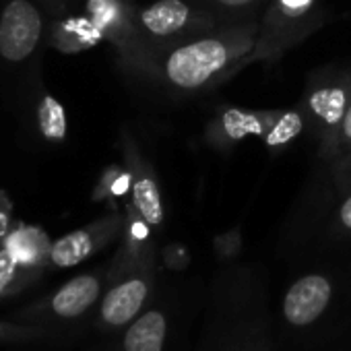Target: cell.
Returning <instances> with one entry per match:
<instances>
[{
	"label": "cell",
	"mask_w": 351,
	"mask_h": 351,
	"mask_svg": "<svg viewBox=\"0 0 351 351\" xmlns=\"http://www.w3.org/2000/svg\"><path fill=\"white\" fill-rule=\"evenodd\" d=\"M42 36V15L27 0H11L0 15V56L9 62L29 58Z\"/></svg>",
	"instance_id": "obj_1"
},
{
	"label": "cell",
	"mask_w": 351,
	"mask_h": 351,
	"mask_svg": "<svg viewBox=\"0 0 351 351\" xmlns=\"http://www.w3.org/2000/svg\"><path fill=\"white\" fill-rule=\"evenodd\" d=\"M228 62V50L217 40H201L176 50L167 60V77L180 87H199Z\"/></svg>",
	"instance_id": "obj_2"
},
{
	"label": "cell",
	"mask_w": 351,
	"mask_h": 351,
	"mask_svg": "<svg viewBox=\"0 0 351 351\" xmlns=\"http://www.w3.org/2000/svg\"><path fill=\"white\" fill-rule=\"evenodd\" d=\"M330 283L322 275H306L295 281L285 300H283V316L293 326H306L314 322L330 300Z\"/></svg>",
	"instance_id": "obj_3"
},
{
	"label": "cell",
	"mask_w": 351,
	"mask_h": 351,
	"mask_svg": "<svg viewBox=\"0 0 351 351\" xmlns=\"http://www.w3.org/2000/svg\"><path fill=\"white\" fill-rule=\"evenodd\" d=\"M99 279L95 275H79L75 279H71L69 283H64L44 306H32L29 310H23L19 316L21 318H34L40 312H48L56 318H77L81 314H85L99 298Z\"/></svg>",
	"instance_id": "obj_4"
},
{
	"label": "cell",
	"mask_w": 351,
	"mask_h": 351,
	"mask_svg": "<svg viewBox=\"0 0 351 351\" xmlns=\"http://www.w3.org/2000/svg\"><path fill=\"white\" fill-rule=\"evenodd\" d=\"M3 246L15 256L19 265L38 273L46 263H50L52 242L42 228L36 226H21L11 230L3 242Z\"/></svg>",
	"instance_id": "obj_5"
},
{
	"label": "cell",
	"mask_w": 351,
	"mask_h": 351,
	"mask_svg": "<svg viewBox=\"0 0 351 351\" xmlns=\"http://www.w3.org/2000/svg\"><path fill=\"white\" fill-rule=\"evenodd\" d=\"M147 291L143 279H128L112 287L101 302V320L110 326L128 324L143 308Z\"/></svg>",
	"instance_id": "obj_6"
},
{
	"label": "cell",
	"mask_w": 351,
	"mask_h": 351,
	"mask_svg": "<svg viewBox=\"0 0 351 351\" xmlns=\"http://www.w3.org/2000/svg\"><path fill=\"white\" fill-rule=\"evenodd\" d=\"M167 322L165 316L157 310H151L143 314L124 337V349L126 351H161L165 341Z\"/></svg>",
	"instance_id": "obj_7"
},
{
	"label": "cell",
	"mask_w": 351,
	"mask_h": 351,
	"mask_svg": "<svg viewBox=\"0 0 351 351\" xmlns=\"http://www.w3.org/2000/svg\"><path fill=\"white\" fill-rule=\"evenodd\" d=\"M95 250V232L93 230H77L52 244L50 263L58 269H69L85 258H89Z\"/></svg>",
	"instance_id": "obj_8"
},
{
	"label": "cell",
	"mask_w": 351,
	"mask_h": 351,
	"mask_svg": "<svg viewBox=\"0 0 351 351\" xmlns=\"http://www.w3.org/2000/svg\"><path fill=\"white\" fill-rule=\"evenodd\" d=\"M189 19V7L180 0H161L143 13V23L151 34L169 36L178 32Z\"/></svg>",
	"instance_id": "obj_9"
},
{
	"label": "cell",
	"mask_w": 351,
	"mask_h": 351,
	"mask_svg": "<svg viewBox=\"0 0 351 351\" xmlns=\"http://www.w3.org/2000/svg\"><path fill=\"white\" fill-rule=\"evenodd\" d=\"M32 277H36L34 271L19 265L5 246H0V300L17 293L29 283Z\"/></svg>",
	"instance_id": "obj_10"
},
{
	"label": "cell",
	"mask_w": 351,
	"mask_h": 351,
	"mask_svg": "<svg viewBox=\"0 0 351 351\" xmlns=\"http://www.w3.org/2000/svg\"><path fill=\"white\" fill-rule=\"evenodd\" d=\"M40 130L48 141H62L66 134V114L58 99L52 95H44L38 108Z\"/></svg>",
	"instance_id": "obj_11"
},
{
	"label": "cell",
	"mask_w": 351,
	"mask_h": 351,
	"mask_svg": "<svg viewBox=\"0 0 351 351\" xmlns=\"http://www.w3.org/2000/svg\"><path fill=\"white\" fill-rule=\"evenodd\" d=\"M134 205L141 211L143 219L151 226H159L163 219V207H161V197L151 178H138L132 189Z\"/></svg>",
	"instance_id": "obj_12"
},
{
	"label": "cell",
	"mask_w": 351,
	"mask_h": 351,
	"mask_svg": "<svg viewBox=\"0 0 351 351\" xmlns=\"http://www.w3.org/2000/svg\"><path fill=\"white\" fill-rule=\"evenodd\" d=\"M310 106L328 124L345 118V93L341 89H318L312 95Z\"/></svg>",
	"instance_id": "obj_13"
},
{
	"label": "cell",
	"mask_w": 351,
	"mask_h": 351,
	"mask_svg": "<svg viewBox=\"0 0 351 351\" xmlns=\"http://www.w3.org/2000/svg\"><path fill=\"white\" fill-rule=\"evenodd\" d=\"M99 36V27L93 23L89 25L87 21H66L64 25L58 27L56 36H54V44L60 48V50H66L71 40H77V46H87V44H93Z\"/></svg>",
	"instance_id": "obj_14"
},
{
	"label": "cell",
	"mask_w": 351,
	"mask_h": 351,
	"mask_svg": "<svg viewBox=\"0 0 351 351\" xmlns=\"http://www.w3.org/2000/svg\"><path fill=\"white\" fill-rule=\"evenodd\" d=\"M300 130H302V120H300V116H298V114H285V116L275 124V128L271 130L267 143H269L271 147L283 145V143L291 141L295 134H300Z\"/></svg>",
	"instance_id": "obj_15"
},
{
	"label": "cell",
	"mask_w": 351,
	"mask_h": 351,
	"mask_svg": "<svg viewBox=\"0 0 351 351\" xmlns=\"http://www.w3.org/2000/svg\"><path fill=\"white\" fill-rule=\"evenodd\" d=\"M42 330L36 326H21V324H9L0 322V343H13V341H29L40 337Z\"/></svg>",
	"instance_id": "obj_16"
},
{
	"label": "cell",
	"mask_w": 351,
	"mask_h": 351,
	"mask_svg": "<svg viewBox=\"0 0 351 351\" xmlns=\"http://www.w3.org/2000/svg\"><path fill=\"white\" fill-rule=\"evenodd\" d=\"M226 128L232 136H244L250 130H256V122L252 116H246L242 112H228L226 114Z\"/></svg>",
	"instance_id": "obj_17"
},
{
	"label": "cell",
	"mask_w": 351,
	"mask_h": 351,
	"mask_svg": "<svg viewBox=\"0 0 351 351\" xmlns=\"http://www.w3.org/2000/svg\"><path fill=\"white\" fill-rule=\"evenodd\" d=\"M9 221H11V201L7 199L5 193H0V240L5 242L9 230Z\"/></svg>",
	"instance_id": "obj_18"
},
{
	"label": "cell",
	"mask_w": 351,
	"mask_h": 351,
	"mask_svg": "<svg viewBox=\"0 0 351 351\" xmlns=\"http://www.w3.org/2000/svg\"><path fill=\"white\" fill-rule=\"evenodd\" d=\"M310 3H312V0H281V7H283L287 13L298 15V13L306 11V9L310 7Z\"/></svg>",
	"instance_id": "obj_19"
},
{
	"label": "cell",
	"mask_w": 351,
	"mask_h": 351,
	"mask_svg": "<svg viewBox=\"0 0 351 351\" xmlns=\"http://www.w3.org/2000/svg\"><path fill=\"white\" fill-rule=\"evenodd\" d=\"M341 221L351 230V197L343 203V207H341Z\"/></svg>",
	"instance_id": "obj_20"
},
{
	"label": "cell",
	"mask_w": 351,
	"mask_h": 351,
	"mask_svg": "<svg viewBox=\"0 0 351 351\" xmlns=\"http://www.w3.org/2000/svg\"><path fill=\"white\" fill-rule=\"evenodd\" d=\"M343 130H345V136L351 138V108H349V112L343 118Z\"/></svg>",
	"instance_id": "obj_21"
},
{
	"label": "cell",
	"mask_w": 351,
	"mask_h": 351,
	"mask_svg": "<svg viewBox=\"0 0 351 351\" xmlns=\"http://www.w3.org/2000/svg\"><path fill=\"white\" fill-rule=\"evenodd\" d=\"M223 5H230V7H240V5H246L250 0H221Z\"/></svg>",
	"instance_id": "obj_22"
}]
</instances>
